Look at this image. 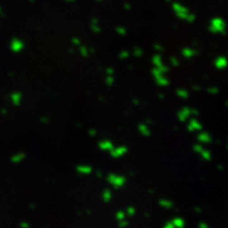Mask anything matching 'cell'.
Returning a JSON list of instances; mask_svg holds the SVG:
<instances>
[{"label":"cell","mask_w":228,"mask_h":228,"mask_svg":"<svg viewBox=\"0 0 228 228\" xmlns=\"http://www.w3.org/2000/svg\"><path fill=\"white\" fill-rule=\"evenodd\" d=\"M159 204L161 207L165 208V209H171L173 207V203L171 202V201H168V200H159Z\"/></svg>","instance_id":"3"},{"label":"cell","mask_w":228,"mask_h":228,"mask_svg":"<svg viewBox=\"0 0 228 228\" xmlns=\"http://www.w3.org/2000/svg\"><path fill=\"white\" fill-rule=\"evenodd\" d=\"M126 212L123 210H118L116 211L115 213V219L117 220V222H121V221H124V220H126Z\"/></svg>","instance_id":"4"},{"label":"cell","mask_w":228,"mask_h":228,"mask_svg":"<svg viewBox=\"0 0 228 228\" xmlns=\"http://www.w3.org/2000/svg\"><path fill=\"white\" fill-rule=\"evenodd\" d=\"M163 228H175V227H174V225H173L172 221H167L164 226H163Z\"/></svg>","instance_id":"8"},{"label":"cell","mask_w":228,"mask_h":228,"mask_svg":"<svg viewBox=\"0 0 228 228\" xmlns=\"http://www.w3.org/2000/svg\"><path fill=\"white\" fill-rule=\"evenodd\" d=\"M125 212H126V216H128L129 218H132V216H134L135 213H136V209L133 207V206H129V207L126 209Z\"/></svg>","instance_id":"5"},{"label":"cell","mask_w":228,"mask_h":228,"mask_svg":"<svg viewBox=\"0 0 228 228\" xmlns=\"http://www.w3.org/2000/svg\"><path fill=\"white\" fill-rule=\"evenodd\" d=\"M194 210H195V212H197V213H201V212H202V211H201V208H195Z\"/></svg>","instance_id":"10"},{"label":"cell","mask_w":228,"mask_h":228,"mask_svg":"<svg viewBox=\"0 0 228 228\" xmlns=\"http://www.w3.org/2000/svg\"><path fill=\"white\" fill-rule=\"evenodd\" d=\"M102 199L106 203H108L109 201H111L112 199V192L110 191V190H105L104 191V195H102Z\"/></svg>","instance_id":"6"},{"label":"cell","mask_w":228,"mask_h":228,"mask_svg":"<svg viewBox=\"0 0 228 228\" xmlns=\"http://www.w3.org/2000/svg\"><path fill=\"white\" fill-rule=\"evenodd\" d=\"M108 180H109L110 184L114 188H121L125 185V183H126V178L124 176H118L115 174H110Z\"/></svg>","instance_id":"1"},{"label":"cell","mask_w":228,"mask_h":228,"mask_svg":"<svg viewBox=\"0 0 228 228\" xmlns=\"http://www.w3.org/2000/svg\"><path fill=\"white\" fill-rule=\"evenodd\" d=\"M172 223L174 225L175 228H185L186 227V222L184 219L182 218H174L172 220Z\"/></svg>","instance_id":"2"},{"label":"cell","mask_w":228,"mask_h":228,"mask_svg":"<svg viewBox=\"0 0 228 228\" xmlns=\"http://www.w3.org/2000/svg\"><path fill=\"white\" fill-rule=\"evenodd\" d=\"M197 228H210V227H209V225L207 223H205V222H200Z\"/></svg>","instance_id":"9"},{"label":"cell","mask_w":228,"mask_h":228,"mask_svg":"<svg viewBox=\"0 0 228 228\" xmlns=\"http://www.w3.org/2000/svg\"><path fill=\"white\" fill-rule=\"evenodd\" d=\"M129 226V222L127 220H124V221L118 222V227L119 228H127Z\"/></svg>","instance_id":"7"}]
</instances>
